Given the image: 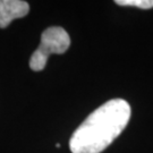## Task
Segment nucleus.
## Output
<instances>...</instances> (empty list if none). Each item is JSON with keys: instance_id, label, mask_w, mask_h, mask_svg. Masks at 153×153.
<instances>
[{"instance_id": "obj_2", "label": "nucleus", "mask_w": 153, "mask_h": 153, "mask_svg": "<svg viewBox=\"0 0 153 153\" xmlns=\"http://www.w3.org/2000/svg\"><path fill=\"white\" fill-rule=\"evenodd\" d=\"M71 45L68 33L60 26H51L44 30L39 48L30 58V67L34 71H43L50 55L64 53Z\"/></svg>"}, {"instance_id": "obj_3", "label": "nucleus", "mask_w": 153, "mask_h": 153, "mask_svg": "<svg viewBox=\"0 0 153 153\" xmlns=\"http://www.w3.org/2000/svg\"><path fill=\"white\" fill-rule=\"evenodd\" d=\"M30 6L22 0H0V28L7 27L14 19L26 16Z\"/></svg>"}, {"instance_id": "obj_4", "label": "nucleus", "mask_w": 153, "mask_h": 153, "mask_svg": "<svg viewBox=\"0 0 153 153\" xmlns=\"http://www.w3.org/2000/svg\"><path fill=\"white\" fill-rule=\"evenodd\" d=\"M116 5L119 6H133L141 9L153 8V0H116Z\"/></svg>"}, {"instance_id": "obj_1", "label": "nucleus", "mask_w": 153, "mask_h": 153, "mask_svg": "<svg viewBox=\"0 0 153 153\" xmlns=\"http://www.w3.org/2000/svg\"><path fill=\"white\" fill-rule=\"evenodd\" d=\"M131 114V105L126 100L112 99L103 103L71 135V153H101L123 133Z\"/></svg>"}]
</instances>
